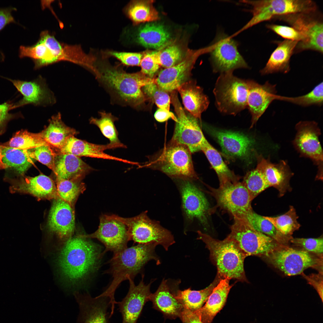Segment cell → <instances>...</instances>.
I'll list each match as a JSON object with an SVG mask.
<instances>
[{
    "label": "cell",
    "mask_w": 323,
    "mask_h": 323,
    "mask_svg": "<svg viewBox=\"0 0 323 323\" xmlns=\"http://www.w3.org/2000/svg\"><path fill=\"white\" fill-rule=\"evenodd\" d=\"M228 278L221 279L213 289L205 304L196 311L203 323H211L213 319L223 308L233 284Z\"/></svg>",
    "instance_id": "obj_32"
},
{
    "label": "cell",
    "mask_w": 323,
    "mask_h": 323,
    "mask_svg": "<svg viewBox=\"0 0 323 323\" xmlns=\"http://www.w3.org/2000/svg\"><path fill=\"white\" fill-rule=\"evenodd\" d=\"M234 219V223L231 227V232L228 235L247 256L255 255L265 257L283 245L254 229L245 219Z\"/></svg>",
    "instance_id": "obj_12"
},
{
    "label": "cell",
    "mask_w": 323,
    "mask_h": 323,
    "mask_svg": "<svg viewBox=\"0 0 323 323\" xmlns=\"http://www.w3.org/2000/svg\"><path fill=\"white\" fill-rule=\"evenodd\" d=\"M156 245L141 244L127 247L113 255L109 261V268L106 273L112 275V280L108 288L100 296L109 298L112 306L116 303L114 298L115 291L120 284L127 280L128 277L134 280L149 261L154 260L157 264L160 261L155 252Z\"/></svg>",
    "instance_id": "obj_4"
},
{
    "label": "cell",
    "mask_w": 323,
    "mask_h": 323,
    "mask_svg": "<svg viewBox=\"0 0 323 323\" xmlns=\"http://www.w3.org/2000/svg\"><path fill=\"white\" fill-rule=\"evenodd\" d=\"M191 153L184 145L170 143L153 158L138 167L157 169L170 176L184 180L196 179Z\"/></svg>",
    "instance_id": "obj_6"
},
{
    "label": "cell",
    "mask_w": 323,
    "mask_h": 323,
    "mask_svg": "<svg viewBox=\"0 0 323 323\" xmlns=\"http://www.w3.org/2000/svg\"><path fill=\"white\" fill-rule=\"evenodd\" d=\"M22 95V99L15 107L31 104L35 106H46L55 103L56 98L48 88L45 80L40 76L30 81L9 79Z\"/></svg>",
    "instance_id": "obj_22"
},
{
    "label": "cell",
    "mask_w": 323,
    "mask_h": 323,
    "mask_svg": "<svg viewBox=\"0 0 323 323\" xmlns=\"http://www.w3.org/2000/svg\"><path fill=\"white\" fill-rule=\"evenodd\" d=\"M44 145L51 146L41 137L39 133H32L26 130H22L16 132L3 145L19 149L29 150Z\"/></svg>",
    "instance_id": "obj_42"
},
{
    "label": "cell",
    "mask_w": 323,
    "mask_h": 323,
    "mask_svg": "<svg viewBox=\"0 0 323 323\" xmlns=\"http://www.w3.org/2000/svg\"><path fill=\"white\" fill-rule=\"evenodd\" d=\"M278 19L289 24L302 36V40L298 42L294 52L311 50L323 53V21L317 10L276 16Z\"/></svg>",
    "instance_id": "obj_10"
},
{
    "label": "cell",
    "mask_w": 323,
    "mask_h": 323,
    "mask_svg": "<svg viewBox=\"0 0 323 323\" xmlns=\"http://www.w3.org/2000/svg\"><path fill=\"white\" fill-rule=\"evenodd\" d=\"M266 27L286 40L296 41L298 42L301 41L303 39L302 35L292 27L269 24L266 25Z\"/></svg>",
    "instance_id": "obj_52"
},
{
    "label": "cell",
    "mask_w": 323,
    "mask_h": 323,
    "mask_svg": "<svg viewBox=\"0 0 323 323\" xmlns=\"http://www.w3.org/2000/svg\"><path fill=\"white\" fill-rule=\"evenodd\" d=\"M151 1H134L128 6L127 13L135 23L153 22L159 19L158 12Z\"/></svg>",
    "instance_id": "obj_40"
},
{
    "label": "cell",
    "mask_w": 323,
    "mask_h": 323,
    "mask_svg": "<svg viewBox=\"0 0 323 323\" xmlns=\"http://www.w3.org/2000/svg\"><path fill=\"white\" fill-rule=\"evenodd\" d=\"M100 118L91 117L90 123L96 125L100 129L103 135L109 141V144L114 149L117 148H126V145L121 143L118 138V132L114 124L118 118L111 113L104 111L99 112Z\"/></svg>",
    "instance_id": "obj_39"
},
{
    "label": "cell",
    "mask_w": 323,
    "mask_h": 323,
    "mask_svg": "<svg viewBox=\"0 0 323 323\" xmlns=\"http://www.w3.org/2000/svg\"><path fill=\"white\" fill-rule=\"evenodd\" d=\"M238 44L232 37L220 32L207 47L213 71L221 74L233 72L238 68H247L248 64L238 49Z\"/></svg>",
    "instance_id": "obj_14"
},
{
    "label": "cell",
    "mask_w": 323,
    "mask_h": 323,
    "mask_svg": "<svg viewBox=\"0 0 323 323\" xmlns=\"http://www.w3.org/2000/svg\"><path fill=\"white\" fill-rule=\"evenodd\" d=\"M14 9L10 8L0 9V31L7 24L15 22L11 13Z\"/></svg>",
    "instance_id": "obj_56"
},
{
    "label": "cell",
    "mask_w": 323,
    "mask_h": 323,
    "mask_svg": "<svg viewBox=\"0 0 323 323\" xmlns=\"http://www.w3.org/2000/svg\"><path fill=\"white\" fill-rule=\"evenodd\" d=\"M250 5L252 17L238 31L279 16L317 10L316 3L310 0H263L241 1Z\"/></svg>",
    "instance_id": "obj_9"
},
{
    "label": "cell",
    "mask_w": 323,
    "mask_h": 323,
    "mask_svg": "<svg viewBox=\"0 0 323 323\" xmlns=\"http://www.w3.org/2000/svg\"><path fill=\"white\" fill-rule=\"evenodd\" d=\"M257 158L256 167L262 173L269 187L278 190L280 196L291 189L290 181L293 174L285 161L282 160L274 163L271 162L269 157L266 159L260 155Z\"/></svg>",
    "instance_id": "obj_26"
},
{
    "label": "cell",
    "mask_w": 323,
    "mask_h": 323,
    "mask_svg": "<svg viewBox=\"0 0 323 323\" xmlns=\"http://www.w3.org/2000/svg\"><path fill=\"white\" fill-rule=\"evenodd\" d=\"M12 193L28 194L38 199H54L59 197L56 185L49 177L41 174L34 177H26L14 182L10 187Z\"/></svg>",
    "instance_id": "obj_27"
},
{
    "label": "cell",
    "mask_w": 323,
    "mask_h": 323,
    "mask_svg": "<svg viewBox=\"0 0 323 323\" xmlns=\"http://www.w3.org/2000/svg\"><path fill=\"white\" fill-rule=\"evenodd\" d=\"M95 66L96 78L115 97L124 104L137 108L147 100L142 88L154 80L141 71L129 73L118 67L105 64Z\"/></svg>",
    "instance_id": "obj_3"
},
{
    "label": "cell",
    "mask_w": 323,
    "mask_h": 323,
    "mask_svg": "<svg viewBox=\"0 0 323 323\" xmlns=\"http://www.w3.org/2000/svg\"><path fill=\"white\" fill-rule=\"evenodd\" d=\"M79 309L78 323H109L107 310L110 299L99 295L92 298L88 294L74 293Z\"/></svg>",
    "instance_id": "obj_23"
},
{
    "label": "cell",
    "mask_w": 323,
    "mask_h": 323,
    "mask_svg": "<svg viewBox=\"0 0 323 323\" xmlns=\"http://www.w3.org/2000/svg\"><path fill=\"white\" fill-rule=\"evenodd\" d=\"M160 66L164 68L171 67L180 62L183 59L181 48L176 45H172L159 51Z\"/></svg>",
    "instance_id": "obj_49"
},
{
    "label": "cell",
    "mask_w": 323,
    "mask_h": 323,
    "mask_svg": "<svg viewBox=\"0 0 323 323\" xmlns=\"http://www.w3.org/2000/svg\"><path fill=\"white\" fill-rule=\"evenodd\" d=\"M243 182L252 200L269 187L263 174L257 167L246 173Z\"/></svg>",
    "instance_id": "obj_46"
},
{
    "label": "cell",
    "mask_w": 323,
    "mask_h": 323,
    "mask_svg": "<svg viewBox=\"0 0 323 323\" xmlns=\"http://www.w3.org/2000/svg\"><path fill=\"white\" fill-rule=\"evenodd\" d=\"M145 211L137 216L124 218L115 214L112 217L127 227L129 241L141 244L162 246L166 250L175 243L171 232L162 227L158 221L150 219Z\"/></svg>",
    "instance_id": "obj_7"
},
{
    "label": "cell",
    "mask_w": 323,
    "mask_h": 323,
    "mask_svg": "<svg viewBox=\"0 0 323 323\" xmlns=\"http://www.w3.org/2000/svg\"><path fill=\"white\" fill-rule=\"evenodd\" d=\"M3 157L1 146L0 145V170L8 167L7 165L3 162L2 161Z\"/></svg>",
    "instance_id": "obj_59"
},
{
    "label": "cell",
    "mask_w": 323,
    "mask_h": 323,
    "mask_svg": "<svg viewBox=\"0 0 323 323\" xmlns=\"http://www.w3.org/2000/svg\"><path fill=\"white\" fill-rule=\"evenodd\" d=\"M111 149L114 148L109 143L105 145L94 144L78 139L72 136L67 139L59 150V153L71 154L78 157L86 156L112 160L133 164V162L109 155L104 152L105 150Z\"/></svg>",
    "instance_id": "obj_28"
},
{
    "label": "cell",
    "mask_w": 323,
    "mask_h": 323,
    "mask_svg": "<svg viewBox=\"0 0 323 323\" xmlns=\"http://www.w3.org/2000/svg\"><path fill=\"white\" fill-rule=\"evenodd\" d=\"M109 55L120 60L123 64L129 66H140L144 54L141 53L111 51Z\"/></svg>",
    "instance_id": "obj_53"
},
{
    "label": "cell",
    "mask_w": 323,
    "mask_h": 323,
    "mask_svg": "<svg viewBox=\"0 0 323 323\" xmlns=\"http://www.w3.org/2000/svg\"><path fill=\"white\" fill-rule=\"evenodd\" d=\"M171 103L174 107L177 120L170 143L184 145L191 153L201 150L205 138L197 118L184 109L179 100L177 91L170 93Z\"/></svg>",
    "instance_id": "obj_15"
},
{
    "label": "cell",
    "mask_w": 323,
    "mask_h": 323,
    "mask_svg": "<svg viewBox=\"0 0 323 323\" xmlns=\"http://www.w3.org/2000/svg\"><path fill=\"white\" fill-rule=\"evenodd\" d=\"M264 217L271 223L278 231L286 236H292L293 232L301 226L297 221L298 217L295 209L292 206H290L289 210L282 215Z\"/></svg>",
    "instance_id": "obj_43"
},
{
    "label": "cell",
    "mask_w": 323,
    "mask_h": 323,
    "mask_svg": "<svg viewBox=\"0 0 323 323\" xmlns=\"http://www.w3.org/2000/svg\"><path fill=\"white\" fill-rule=\"evenodd\" d=\"M323 83L322 82L310 92L303 95L288 97L276 95L275 100L289 102L303 106L315 105L321 106L323 103Z\"/></svg>",
    "instance_id": "obj_45"
},
{
    "label": "cell",
    "mask_w": 323,
    "mask_h": 323,
    "mask_svg": "<svg viewBox=\"0 0 323 323\" xmlns=\"http://www.w3.org/2000/svg\"><path fill=\"white\" fill-rule=\"evenodd\" d=\"M49 122L48 126L39 134L50 146L59 150L63 147L69 137L77 134L75 129L65 124L60 113L53 116Z\"/></svg>",
    "instance_id": "obj_35"
},
{
    "label": "cell",
    "mask_w": 323,
    "mask_h": 323,
    "mask_svg": "<svg viewBox=\"0 0 323 323\" xmlns=\"http://www.w3.org/2000/svg\"><path fill=\"white\" fill-rule=\"evenodd\" d=\"M144 275L139 284L136 285L133 280L128 277L129 287L128 292L118 304L122 317V323H136L146 303L149 301L150 286L153 281L145 284Z\"/></svg>",
    "instance_id": "obj_20"
},
{
    "label": "cell",
    "mask_w": 323,
    "mask_h": 323,
    "mask_svg": "<svg viewBox=\"0 0 323 323\" xmlns=\"http://www.w3.org/2000/svg\"><path fill=\"white\" fill-rule=\"evenodd\" d=\"M221 279L217 275L209 286L200 290H192L191 288L183 290H177L175 292L176 298L184 308L193 311H196L203 306Z\"/></svg>",
    "instance_id": "obj_36"
},
{
    "label": "cell",
    "mask_w": 323,
    "mask_h": 323,
    "mask_svg": "<svg viewBox=\"0 0 323 323\" xmlns=\"http://www.w3.org/2000/svg\"><path fill=\"white\" fill-rule=\"evenodd\" d=\"M244 218L254 229L271 237L281 245L288 246L292 238V236H286L281 233L264 216L255 213L253 210Z\"/></svg>",
    "instance_id": "obj_38"
},
{
    "label": "cell",
    "mask_w": 323,
    "mask_h": 323,
    "mask_svg": "<svg viewBox=\"0 0 323 323\" xmlns=\"http://www.w3.org/2000/svg\"><path fill=\"white\" fill-rule=\"evenodd\" d=\"M201 150L204 153L217 173L220 182L236 176L225 163L219 153L209 144L206 138L202 143Z\"/></svg>",
    "instance_id": "obj_41"
},
{
    "label": "cell",
    "mask_w": 323,
    "mask_h": 323,
    "mask_svg": "<svg viewBox=\"0 0 323 323\" xmlns=\"http://www.w3.org/2000/svg\"><path fill=\"white\" fill-rule=\"evenodd\" d=\"M206 48L189 54L179 63L171 67L164 68L158 73L154 81L158 86L169 93L177 91L182 84L188 81L191 70L198 57L207 53Z\"/></svg>",
    "instance_id": "obj_19"
},
{
    "label": "cell",
    "mask_w": 323,
    "mask_h": 323,
    "mask_svg": "<svg viewBox=\"0 0 323 323\" xmlns=\"http://www.w3.org/2000/svg\"><path fill=\"white\" fill-rule=\"evenodd\" d=\"M54 164L56 180H82L93 170L79 157L70 154L57 153Z\"/></svg>",
    "instance_id": "obj_29"
},
{
    "label": "cell",
    "mask_w": 323,
    "mask_h": 323,
    "mask_svg": "<svg viewBox=\"0 0 323 323\" xmlns=\"http://www.w3.org/2000/svg\"><path fill=\"white\" fill-rule=\"evenodd\" d=\"M248 90V80L238 78L233 72L221 73L213 90L218 110L235 115L247 108Z\"/></svg>",
    "instance_id": "obj_8"
},
{
    "label": "cell",
    "mask_w": 323,
    "mask_h": 323,
    "mask_svg": "<svg viewBox=\"0 0 323 323\" xmlns=\"http://www.w3.org/2000/svg\"><path fill=\"white\" fill-rule=\"evenodd\" d=\"M154 116L156 120L160 122H165L170 118L175 122L177 120L176 116L173 113L160 108L156 112Z\"/></svg>",
    "instance_id": "obj_57"
},
{
    "label": "cell",
    "mask_w": 323,
    "mask_h": 323,
    "mask_svg": "<svg viewBox=\"0 0 323 323\" xmlns=\"http://www.w3.org/2000/svg\"><path fill=\"white\" fill-rule=\"evenodd\" d=\"M197 239L202 240L210 252V258L216 266L221 278L248 282L244 267L247 257L236 242L228 235L223 240L214 239L198 231Z\"/></svg>",
    "instance_id": "obj_5"
},
{
    "label": "cell",
    "mask_w": 323,
    "mask_h": 323,
    "mask_svg": "<svg viewBox=\"0 0 323 323\" xmlns=\"http://www.w3.org/2000/svg\"><path fill=\"white\" fill-rule=\"evenodd\" d=\"M89 238L78 234L68 240L59 250L57 263L63 277L74 285L99 268L103 257L100 247Z\"/></svg>",
    "instance_id": "obj_1"
},
{
    "label": "cell",
    "mask_w": 323,
    "mask_h": 323,
    "mask_svg": "<svg viewBox=\"0 0 323 323\" xmlns=\"http://www.w3.org/2000/svg\"><path fill=\"white\" fill-rule=\"evenodd\" d=\"M171 35L160 24L150 22L138 28L135 36L136 42L146 48L161 49L170 41Z\"/></svg>",
    "instance_id": "obj_34"
},
{
    "label": "cell",
    "mask_w": 323,
    "mask_h": 323,
    "mask_svg": "<svg viewBox=\"0 0 323 323\" xmlns=\"http://www.w3.org/2000/svg\"><path fill=\"white\" fill-rule=\"evenodd\" d=\"M83 235L87 238H96L103 244L105 249L102 253V257L108 251L113 252L115 254L122 251L127 247L129 241L126 226L106 214L100 216L99 226L95 231Z\"/></svg>",
    "instance_id": "obj_18"
},
{
    "label": "cell",
    "mask_w": 323,
    "mask_h": 323,
    "mask_svg": "<svg viewBox=\"0 0 323 323\" xmlns=\"http://www.w3.org/2000/svg\"><path fill=\"white\" fill-rule=\"evenodd\" d=\"M290 241L295 245L302 248L310 253L323 255V239L322 237L317 238H292Z\"/></svg>",
    "instance_id": "obj_51"
},
{
    "label": "cell",
    "mask_w": 323,
    "mask_h": 323,
    "mask_svg": "<svg viewBox=\"0 0 323 323\" xmlns=\"http://www.w3.org/2000/svg\"><path fill=\"white\" fill-rule=\"evenodd\" d=\"M298 42L286 39L276 41L277 47L271 54L265 66L260 71L261 75L288 72L290 69V59Z\"/></svg>",
    "instance_id": "obj_33"
},
{
    "label": "cell",
    "mask_w": 323,
    "mask_h": 323,
    "mask_svg": "<svg viewBox=\"0 0 323 323\" xmlns=\"http://www.w3.org/2000/svg\"><path fill=\"white\" fill-rule=\"evenodd\" d=\"M19 56L31 58L37 69L62 61H67L90 69L92 59L80 45H69L58 41L48 31H42L37 42L31 46H21Z\"/></svg>",
    "instance_id": "obj_2"
},
{
    "label": "cell",
    "mask_w": 323,
    "mask_h": 323,
    "mask_svg": "<svg viewBox=\"0 0 323 323\" xmlns=\"http://www.w3.org/2000/svg\"><path fill=\"white\" fill-rule=\"evenodd\" d=\"M176 290L173 291L168 280L164 278L156 292L151 293L149 300L152 302L154 307L165 316L172 319L179 317L184 307L176 298Z\"/></svg>",
    "instance_id": "obj_30"
},
{
    "label": "cell",
    "mask_w": 323,
    "mask_h": 323,
    "mask_svg": "<svg viewBox=\"0 0 323 323\" xmlns=\"http://www.w3.org/2000/svg\"><path fill=\"white\" fill-rule=\"evenodd\" d=\"M210 131L226 155L246 159L251 154L254 141L247 135L238 132L214 129H211Z\"/></svg>",
    "instance_id": "obj_24"
},
{
    "label": "cell",
    "mask_w": 323,
    "mask_h": 323,
    "mask_svg": "<svg viewBox=\"0 0 323 323\" xmlns=\"http://www.w3.org/2000/svg\"><path fill=\"white\" fill-rule=\"evenodd\" d=\"M1 146L3 162L8 167L13 168L19 175L23 176L33 163L34 159L29 156L28 150Z\"/></svg>",
    "instance_id": "obj_37"
},
{
    "label": "cell",
    "mask_w": 323,
    "mask_h": 323,
    "mask_svg": "<svg viewBox=\"0 0 323 323\" xmlns=\"http://www.w3.org/2000/svg\"><path fill=\"white\" fill-rule=\"evenodd\" d=\"M159 51L145 53L141 60V72L147 77L153 79L161 66L159 59Z\"/></svg>",
    "instance_id": "obj_50"
},
{
    "label": "cell",
    "mask_w": 323,
    "mask_h": 323,
    "mask_svg": "<svg viewBox=\"0 0 323 323\" xmlns=\"http://www.w3.org/2000/svg\"><path fill=\"white\" fill-rule=\"evenodd\" d=\"M180 94L185 108L191 115L201 120L202 113L206 110L209 104L203 89L195 81L188 80L177 89Z\"/></svg>",
    "instance_id": "obj_31"
},
{
    "label": "cell",
    "mask_w": 323,
    "mask_h": 323,
    "mask_svg": "<svg viewBox=\"0 0 323 323\" xmlns=\"http://www.w3.org/2000/svg\"><path fill=\"white\" fill-rule=\"evenodd\" d=\"M182 323H203L196 311L183 309L179 317Z\"/></svg>",
    "instance_id": "obj_55"
},
{
    "label": "cell",
    "mask_w": 323,
    "mask_h": 323,
    "mask_svg": "<svg viewBox=\"0 0 323 323\" xmlns=\"http://www.w3.org/2000/svg\"><path fill=\"white\" fill-rule=\"evenodd\" d=\"M296 133L292 141L300 156L310 159L318 167L316 179H323V150L319 140L321 130L314 121H301L295 127Z\"/></svg>",
    "instance_id": "obj_16"
},
{
    "label": "cell",
    "mask_w": 323,
    "mask_h": 323,
    "mask_svg": "<svg viewBox=\"0 0 323 323\" xmlns=\"http://www.w3.org/2000/svg\"><path fill=\"white\" fill-rule=\"evenodd\" d=\"M209 193L220 208L228 211L234 218H244L252 210L251 199L242 182L235 177L220 182L217 188L209 187Z\"/></svg>",
    "instance_id": "obj_13"
},
{
    "label": "cell",
    "mask_w": 323,
    "mask_h": 323,
    "mask_svg": "<svg viewBox=\"0 0 323 323\" xmlns=\"http://www.w3.org/2000/svg\"><path fill=\"white\" fill-rule=\"evenodd\" d=\"M49 145H42L29 149V156L46 166L54 172L55 159L57 154Z\"/></svg>",
    "instance_id": "obj_48"
},
{
    "label": "cell",
    "mask_w": 323,
    "mask_h": 323,
    "mask_svg": "<svg viewBox=\"0 0 323 323\" xmlns=\"http://www.w3.org/2000/svg\"><path fill=\"white\" fill-rule=\"evenodd\" d=\"M47 228L60 241V250L74 232V207L59 197L53 199L48 217Z\"/></svg>",
    "instance_id": "obj_17"
},
{
    "label": "cell",
    "mask_w": 323,
    "mask_h": 323,
    "mask_svg": "<svg viewBox=\"0 0 323 323\" xmlns=\"http://www.w3.org/2000/svg\"><path fill=\"white\" fill-rule=\"evenodd\" d=\"M14 105L10 103L0 104V126L7 119L9 111L14 108Z\"/></svg>",
    "instance_id": "obj_58"
},
{
    "label": "cell",
    "mask_w": 323,
    "mask_h": 323,
    "mask_svg": "<svg viewBox=\"0 0 323 323\" xmlns=\"http://www.w3.org/2000/svg\"><path fill=\"white\" fill-rule=\"evenodd\" d=\"M307 280L308 283L312 285L316 290L322 301H323V273L312 274L306 275L303 273L301 274Z\"/></svg>",
    "instance_id": "obj_54"
},
{
    "label": "cell",
    "mask_w": 323,
    "mask_h": 323,
    "mask_svg": "<svg viewBox=\"0 0 323 323\" xmlns=\"http://www.w3.org/2000/svg\"><path fill=\"white\" fill-rule=\"evenodd\" d=\"M275 267L288 276L300 274L311 267L323 273V255L282 245L265 257Z\"/></svg>",
    "instance_id": "obj_11"
},
{
    "label": "cell",
    "mask_w": 323,
    "mask_h": 323,
    "mask_svg": "<svg viewBox=\"0 0 323 323\" xmlns=\"http://www.w3.org/2000/svg\"><path fill=\"white\" fill-rule=\"evenodd\" d=\"M81 179L56 180V187L59 197L74 207L79 195L86 189Z\"/></svg>",
    "instance_id": "obj_44"
},
{
    "label": "cell",
    "mask_w": 323,
    "mask_h": 323,
    "mask_svg": "<svg viewBox=\"0 0 323 323\" xmlns=\"http://www.w3.org/2000/svg\"><path fill=\"white\" fill-rule=\"evenodd\" d=\"M142 91L147 100L155 103L159 108L170 111V96L158 86L154 80L143 86Z\"/></svg>",
    "instance_id": "obj_47"
},
{
    "label": "cell",
    "mask_w": 323,
    "mask_h": 323,
    "mask_svg": "<svg viewBox=\"0 0 323 323\" xmlns=\"http://www.w3.org/2000/svg\"><path fill=\"white\" fill-rule=\"evenodd\" d=\"M182 206L189 220H198L204 225L208 223L210 209L208 202L203 193L188 180H184L180 186Z\"/></svg>",
    "instance_id": "obj_21"
},
{
    "label": "cell",
    "mask_w": 323,
    "mask_h": 323,
    "mask_svg": "<svg viewBox=\"0 0 323 323\" xmlns=\"http://www.w3.org/2000/svg\"><path fill=\"white\" fill-rule=\"evenodd\" d=\"M248 84L247 108L252 116V128L271 103L275 100L277 91L276 85H272L268 81L261 85L249 80Z\"/></svg>",
    "instance_id": "obj_25"
}]
</instances>
